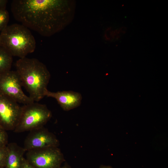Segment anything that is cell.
Returning a JSON list of instances; mask_svg holds the SVG:
<instances>
[{"mask_svg": "<svg viewBox=\"0 0 168 168\" xmlns=\"http://www.w3.org/2000/svg\"><path fill=\"white\" fill-rule=\"evenodd\" d=\"M8 136L6 131L0 128V147L8 144Z\"/></svg>", "mask_w": 168, "mask_h": 168, "instance_id": "cell-14", "label": "cell"}, {"mask_svg": "<svg viewBox=\"0 0 168 168\" xmlns=\"http://www.w3.org/2000/svg\"><path fill=\"white\" fill-rule=\"evenodd\" d=\"M8 2L7 0H0V9H6Z\"/></svg>", "mask_w": 168, "mask_h": 168, "instance_id": "cell-16", "label": "cell"}, {"mask_svg": "<svg viewBox=\"0 0 168 168\" xmlns=\"http://www.w3.org/2000/svg\"><path fill=\"white\" fill-rule=\"evenodd\" d=\"M76 2L71 0H14L11 11L18 21L43 36L61 31L74 17Z\"/></svg>", "mask_w": 168, "mask_h": 168, "instance_id": "cell-1", "label": "cell"}, {"mask_svg": "<svg viewBox=\"0 0 168 168\" xmlns=\"http://www.w3.org/2000/svg\"><path fill=\"white\" fill-rule=\"evenodd\" d=\"M26 152V159L35 168H58L65 161L64 155L58 147Z\"/></svg>", "mask_w": 168, "mask_h": 168, "instance_id": "cell-5", "label": "cell"}, {"mask_svg": "<svg viewBox=\"0 0 168 168\" xmlns=\"http://www.w3.org/2000/svg\"><path fill=\"white\" fill-rule=\"evenodd\" d=\"M9 18V14L6 9H0V32L8 25Z\"/></svg>", "mask_w": 168, "mask_h": 168, "instance_id": "cell-12", "label": "cell"}, {"mask_svg": "<svg viewBox=\"0 0 168 168\" xmlns=\"http://www.w3.org/2000/svg\"></svg>", "mask_w": 168, "mask_h": 168, "instance_id": "cell-20", "label": "cell"}, {"mask_svg": "<svg viewBox=\"0 0 168 168\" xmlns=\"http://www.w3.org/2000/svg\"><path fill=\"white\" fill-rule=\"evenodd\" d=\"M51 117V111L45 105L34 102L25 105L13 131L21 133L44 127Z\"/></svg>", "mask_w": 168, "mask_h": 168, "instance_id": "cell-4", "label": "cell"}, {"mask_svg": "<svg viewBox=\"0 0 168 168\" xmlns=\"http://www.w3.org/2000/svg\"><path fill=\"white\" fill-rule=\"evenodd\" d=\"M16 72L24 86L34 101H39L44 97L50 77L46 66L38 59L26 57L16 62Z\"/></svg>", "mask_w": 168, "mask_h": 168, "instance_id": "cell-2", "label": "cell"}, {"mask_svg": "<svg viewBox=\"0 0 168 168\" xmlns=\"http://www.w3.org/2000/svg\"><path fill=\"white\" fill-rule=\"evenodd\" d=\"M7 147V155L4 168H21L25 150L14 142L8 144Z\"/></svg>", "mask_w": 168, "mask_h": 168, "instance_id": "cell-10", "label": "cell"}, {"mask_svg": "<svg viewBox=\"0 0 168 168\" xmlns=\"http://www.w3.org/2000/svg\"><path fill=\"white\" fill-rule=\"evenodd\" d=\"M58 168H72L66 162L62 166H60Z\"/></svg>", "mask_w": 168, "mask_h": 168, "instance_id": "cell-17", "label": "cell"}, {"mask_svg": "<svg viewBox=\"0 0 168 168\" xmlns=\"http://www.w3.org/2000/svg\"><path fill=\"white\" fill-rule=\"evenodd\" d=\"M21 168H35L25 157L23 160Z\"/></svg>", "mask_w": 168, "mask_h": 168, "instance_id": "cell-15", "label": "cell"}, {"mask_svg": "<svg viewBox=\"0 0 168 168\" xmlns=\"http://www.w3.org/2000/svg\"><path fill=\"white\" fill-rule=\"evenodd\" d=\"M0 46L13 56L22 58L35 50L36 42L30 30L24 25H7L0 33Z\"/></svg>", "mask_w": 168, "mask_h": 168, "instance_id": "cell-3", "label": "cell"}, {"mask_svg": "<svg viewBox=\"0 0 168 168\" xmlns=\"http://www.w3.org/2000/svg\"><path fill=\"white\" fill-rule=\"evenodd\" d=\"M22 110L18 103L0 92V128L5 130H14Z\"/></svg>", "mask_w": 168, "mask_h": 168, "instance_id": "cell-7", "label": "cell"}, {"mask_svg": "<svg viewBox=\"0 0 168 168\" xmlns=\"http://www.w3.org/2000/svg\"><path fill=\"white\" fill-rule=\"evenodd\" d=\"M24 142L26 151L32 150L58 147L59 142L56 136L44 127L30 131Z\"/></svg>", "mask_w": 168, "mask_h": 168, "instance_id": "cell-8", "label": "cell"}, {"mask_svg": "<svg viewBox=\"0 0 168 168\" xmlns=\"http://www.w3.org/2000/svg\"><path fill=\"white\" fill-rule=\"evenodd\" d=\"M22 84L16 71L10 70L0 74V92L24 105L34 101L23 92Z\"/></svg>", "mask_w": 168, "mask_h": 168, "instance_id": "cell-6", "label": "cell"}, {"mask_svg": "<svg viewBox=\"0 0 168 168\" xmlns=\"http://www.w3.org/2000/svg\"><path fill=\"white\" fill-rule=\"evenodd\" d=\"M7 152V146L0 147V167L4 168L5 167Z\"/></svg>", "mask_w": 168, "mask_h": 168, "instance_id": "cell-13", "label": "cell"}, {"mask_svg": "<svg viewBox=\"0 0 168 168\" xmlns=\"http://www.w3.org/2000/svg\"><path fill=\"white\" fill-rule=\"evenodd\" d=\"M0 168H4L0 167Z\"/></svg>", "mask_w": 168, "mask_h": 168, "instance_id": "cell-19", "label": "cell"}, {"mask_svg": "<svg viewBox=\"0 0 168 168\" xmlns=\"http://www.w3.org/2000/svg\"><path fill=\"white\" fill-rule=\"evenodd\" d=\"M99 168H113L112 166H105L104 165H101Z\"/></svg>", "mask_w": 168, "mask_h": 168, "instance_id": "cell-18", "label": "cell"}, {"mask_svg": "<svg viewBox=\"0 0 168 168\" xmlns=\"http://www.w3.org/2000/svg\"><path fill=\"white\" fill-rule=\"evenodd\" d=\"M12 57L6 49L0 46V74L11 70Z\"/></svg>", "mask_w": 168, "mask_h": 168, "instance_id": "cell-11", "label": "cell"}, {"mask_svg": "<svg viewBox=\"0 0 168 168\" xmlns=\"http://www.w3.org/2000/svg\"><path fill=\"white\" fill-rule=\"evenodd\" d=\"M44 95V96L56 99L62 109L65 111L70 110L79 106L82 99L81 93L72 91L53 92L46 89Z\"/></svg>", "mask_w": 168, "mask_h": 168, "instance_id": "cell-9", "label": "cell"}]
</instances>
